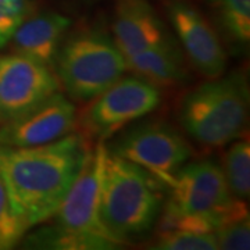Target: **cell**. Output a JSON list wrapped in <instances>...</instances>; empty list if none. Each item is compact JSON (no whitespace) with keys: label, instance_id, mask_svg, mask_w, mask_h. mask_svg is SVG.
<instances>
[{"label":"cell","instance_id":"1","mask_svg":"<svg viewBox=\"0 0 250 250\" xmlns=\"http://www.w3.org/2000/svg\"><path fill=\"white\" fill-rule=\"evenodd\" d=\"M81 135L32 147L0 146V175L11 206L28 229L57 211L86 154Z\"/></svg>","mask_w":250,"mask_h":250},{"label":"cell","instance_id":"2","mask_svg":"<svg viewBox=\"0 0 250 250\" xmlns=\"http://www.w3.org/2000/svg\"><path fill=\"white\" fill-rule=\"evenodd\" d=\"M107 147L86 150L81 170L53 217L56 223L31 238L35 248L64 250L114 249L117 243L100 220V190Z\"/></svg>","mask_w":250,"mask_h":250},{"label":"cell","instance_id":"3","mask_svg":"<svg viewBox=\"0 0 250 250\" xmlns=\"http://www.w3.org/2000/svg\"><path fill=\"white\" fill-rule=\"evenodd\" d=\"M160 185L150 172L107 149L102 175L100 220L118 245L152 229L160 214Z\"/></svg>","mask_w":250,"mask_h":250},{"label":"cell","instance_id":"4","mask_svg":"<svg viewBox=\"0 0 250 250\" xmlns=\"http://www.w3.org/2000/svg\"><path fill=\"white\" fill-rule=\"evenodd\" d=\"M248 114V86L236 74L197 86L185 96L179 111L185 131L207 147H223L235 141L246 126Z\"/></svg>","mask_w":250,"mask_h":250},{"label":"cell","instance_id":"5","mask_svg":"<svg viewBox=\"0 0 250 250\" xmlns=\"http://www.w3.org/2000/svg\"><path fill=\"white\" fill-rule=\"evenodd\" d=\"M53 68L77 100L95 99L126 71L125 57L114 41L96 31L77 34L60 45Z\"/></svg>","mask_w":250,"mask_h":250},{"label":"cell","instance_id":"6","mask_svg":"<svg viewBox=\"0 0 250 250\" xmlns=\"http://www.w3.org/2000/svg\"><path fill=\"white\" fill-rule=\"evenodd\" d=\"M111 152L150 172L163 187L192 153L185 138L163 123L135 126L117 141Z\"/></svg>","mask_w":250,"mask_h":250},{"label":"cell","instance_id":"7","mask_svg":"<svg viewBox=\"0 0 250 250\" xmlns=\"http://www.w3.org/2000/svg\"><path fill=\"white\" fill-rule=\"evenodd\" d=\"M170 189L167 205L181 213L223 220L235 197L227 187L223 168L214 161L182 166L166 185Z\"/></svg>","mask_w":250,"mask_h":250},{"label":"cell","instance_id":"8","mask_svg":"<svg viewBox=\"0 0 250 250\" xmlns=\"http://www.w3.org/2000/svg\"><path fill=\"white\" fill-rule=\"evenodd\" d=\"M95 99L85 116V125L99 138H108L153 111L160 104L161 95L157 86L134 75L120 78Z\"/></svg>","mask_w":250,"mask_h":250},{"label":"cell","instance_id":"9","mask_svg":"<svg viewBox=\"0 0 250 250\" xmlns=\"http://www.w3.org/2000/svg\"><path fill=\"white\" fill-rule=\"evenodd\" d=\"M59 92L52 71L21 54L0 57V121L6 123Z\"/></svg>","mask_w":250,"mask_h":250},{"label":"cell","instance_id":"10","mask_svg":"<svg viewBox=\"0 0 250 250\" xmlns=\"http://www.w3.org/2000/svg\"><path fill=\"white\" fill-rule=\"evenodd\" d=\"M74 124V104L56 92L25 113L6 121L0 128V146L32 147L54 142L70 134Z\"/></svg>","mask_w":250,"mask_h":250},{"label":"cell","instance_id":"11","mask_svg":"<svg viewBox=\"0 0 250 250\" xmlns=\"http://www.w3.org/2000/svg\"><path fill=\"white\" fill-rule=\"evenodd\" d=\"M170 17L192 64L208 78L220 77L225 68L227 59L220 38L207 20L184 3L172 4Z\"/></svg>","mask_w":250,"mask_h":250},{"label":"cell","instance_id":"12","mask_svg":"<svg viewBox=\"0 0 250 250\" xmlns=\"http://www.w3.org/2000/svg\"><path fill=\"white\" fill-rule=\"evenodd\" d=\"M166 31L145 0H121L113 24V41L124 57L166 41Z\"/></svg>","mask_w":250,"mask_h":250},{"label":"cell","instance_id":"13","mask_svg":"<svg viewBox=\"0 0 250 250\" xmlns=\"http://www.w3.org/2000/svg\"><path fill=\"white\" fill-rule=\"evenodd\" d=\"M70 25L71 20L62 14L42 13L25 18L10 42L17 54L53 68L62 36Z\"/></svg>","mask_w":250,"mask_h":250},{"label":"cell","instance_id":"14","mask_svg":"<svg viewBox=\"0 0 250 250\" xmlns=\"http://www.w3.org/2000/svg\"><path fill=\"white\" fill-rule=\"evenodd\" d=\"M125 68L154 86H171L185 80L182 59L168 39L125 57Z\"/></svg>","mask_w":250,"mask_h":250},{"label":"cell","instance_id":"15","mask_svg":"<svg viewBox=\"0 0 250 250\" xmlns=\"http://www.w3.org/2000/svg\"><path fill=\"white\" fill-rule=\"evenodd\" d=\"M218 249L248 250L250 248L249 211L245 200L233 199L232 205L214 231Z\"/></svg>","mask_w":250,"mask_h":250},{"label":"cell","instance_id":"16","mask_svg":"<svg viewBox=\"0 0 250 250\" xmlns=\"http://www.w3.org/2000/svg\"><path fill=\"white\" fill-rule=\"evenodd\" d=\"M224 177L229 193L235 199L246 200L250 193V146L249 141H236L225 153Z\"/></svg>","mask_w":250,"mask_h":250},{"label":"cell","instance_id":"17","mask_svg":"<svg viewBox=\"0 0 250 250\" xmlns=\"http://www.w3.org/2000/svg\"><path fill=\"white\" fill-rule=\"evenodd\" d=\"M153 249L157 250H218L214 232H193L159 229Z\"/></svg>","mask_w":250,"mask_h":250},{"label":"cell","instance_id":"18","mask_svg":"<svg viewBox=\"0 0 250 250\" xmlns=\"http://www.w3.org/2000/svg\"><path fill=\"white\" fill-rule=\"evenodd\" d=\"M227 32L241 43L250 39V0H217Z\"/></svg>","mask_w":250,"mask_h":250},{"label":"cell","instance_id":"19","mask_svg":"<svg viewBox=\"0 0 250 250\" xmlns=\"http://www.w3.org/2000/svg\"><path fill=\"white\" fill-rule=\"evenodd\" d=\"M27 229L11 206L7 189L0 175V250L14 248Z\"/></svg>","mask_w":250,"mask_h":250},{"label":"cell","instance_id":"20","mask_svg":"<svg viewBox=\"0 0 250 250\" xmlns=\"http://www.w3.org/2000/svg\"><path fill=\"white\" fill-rule=\"evenodd\" d=\"M29 14V0H0V47L11 41Z\"/></svg>","mask_w":250,"mask_h":250}]
</instances>
